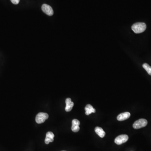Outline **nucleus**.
<instances>
[{"instance_id":"nucleus-1","label":"nucleus","mask_w":151,"mask_h":151,"mask_svg":"<svg viewBox=\"0 0 151 151\" xmlns=\"http://www.w3.org/2000/svg\"><path fill=\"white\" fill-rule=\"evenodd\" d=\"M132 30L136 34H139L145 31L147 26L145 23L143 22H137L132 25Z\"/></svg>"},{"instance_id":"nucleus-2","label":"nucleus","mask_w":151,"mask_h":151,"mask_svg":"<svg viewBox=\"0 0 151 151\" xmlns=\"http://www.w3.org/2000/svg\"><path fill=\"white\" fill-rule=\"evenodd\" d=\"M147 121L145 119H140L135 122L133 125L134 129H138L145 127L147 124Z\"/></svg>"},{"instance_id":"nucleus-3","label":"nucleus","mask_w":151,"mask_h":151,"mask_svg":"<svg viewBox=\"0 0 151 151\" xmlns=\"http://www.w3.org/2000/svg\"><path fill=\"white\" fill-rule=\"evenodd\" d=\"M49 117V115L46 113H39L37 115L35 120L36 123L38 124L42 123L47 120Z\"/></svg>"},{"instance_id":"nucleus-4","label":"nucleus","mask_w":151,"mask_h":151,"mask_svg":"<svg viewBox=\"0 0 151 151\" xmlns=\"http://www.w3.org/2000/svg\"><path fill=\"white\" fill-rule=\"evenodd\" d=\"M128 136L126 134L120 135L115 138V143L118 145H120L126 142L128 140Z\"/></svg>"},{"instance_id":"nucleus-5","label":"nucleus","mask_w":151,"mask_h":151,"mask_svg":"<svg viewBox=\"0 0 151 151\" xmlns=\"http://www.w3.org/2000/svg\"><path fill=\"white\" fill-rule=\"evenodd\" d=\"M42 10L47 15L51 16L54 13L53 10L51 7L48 5L44 4L42 6Z\"/></svg>"},{"instance_id":"nucleus-6","label":"nucleus","mask_w":151,"mask_h":151,"mask_svg":"<svg viewBox=\"0 0 151 151\" xmlns=\"http://www.w3.org/2000/svg\"><path fill=\"white\" fill-rule=\"evenodd\" d=\"M80 123L79 121L78 120L73 119L72 121V126H71V130L74 132H79L80 128L79 125Z\"/></svg>"},{"instance_id":"nucleus-7","label":"nucleus","mask_w":151,"mask_h":151,"mask_svg":"<svg viewBox=\"0 0 151 151\" xmlns=\"http://www.w3.org/2000/svg\"><path fill=\"white\" fill-rule=\"evenodd\" d=\"M54 134L52 132H49L46 134V137L45 139V143L48 145L50 142H52L54 141Z\"/></svg>"},{"instance_id":"nucleus-8","label":"nucleus","mask_w":151,"mask_h":151,"mask_svg":"<svg viewBox=\"0 0 151 151\" xmlns=\"http://www.w3.org/2000/svg\"><path fill=\"white\" fill-rule=\"evenodd\" d=\"M66 107L65 111L66 112H70L74 106V103L71 101V99L68 98L66 100Z\"/></svg>"},{"instance_id":"nucleus-9","label":"nucleus","mask_w":151,"mask_h":151,"mask_svg":"<svg viewBox=\"0 0 151 151\" xmlns=\"http://www.w3.org/2000/svg\"><path fill=\"white\" fill-rule=\"evenodd\" d=\"M130 116V113L129 112H125L120 113L118 115L117 119L118 121H123L128 119Z\"/></svg>"},{"instance_id":"nucleus-10","label":"nucleus","mask_w":151,"mask_h":151,"mask_svg":"<svg viewBox=\"0 0 151 151\" xmlns=\"http://www.w3.org/2000/svg\"><path fill=\"white\" fill-rule=\"evenodd\" d=\"M85 114L87 115L91 114L92 113H95L96 112V110L95 109L93 108V107L90 104H88L85 107Z\"/></svg>"},{"instance_id":"nucleus-11","label":"nucleus","mask_w":151,"mask_h":151,"mask_svg":"<svg viewBox=\"0 0 151 151\" xmlns=\"http://www.w3.org/2000/svg\"><path fill=\"white\" fill-rule=\"evenodd\" d=\"M95 132L101 138H103L105 136V132L101 127H96L95 128Z\"/></svg>"},{"instance_id":"nucleus-12","label":"nucleus","mask_w":151,"mask_h":151,"mask_svg":"<svg viewBox=\"0 0 151 151\" xmlns=\"http://www.w3.org/2000/svg\"><path fill=\"white\" fill-rule=\"evenodd\" d=\"M143 67L146 70L147 72L148 73L149 75L151 76V67L149 64L146 63L143 65Z\"/></svg>"},{"instance_id":"nucleus-13","label":"nucleus","mask_w":151,"mask_h":151,"mask_svg":"<svg viewBox=\"0 0 151 151\" xmlns=\"http://www.w3.org/2000/svg\"><path fill=\"white\" fill-rule=\"evenodd\" d=\"M11 1L12 3H13L14 4L17 5L19 3L20 0H11Z\"/></svg>"}]
</instances>
